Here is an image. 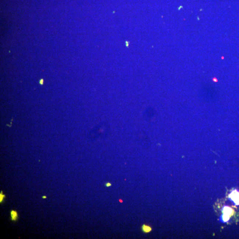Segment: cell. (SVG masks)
I'll use <instances>...</instances> for the list:
<instances>
[{"instance_id":"obj_1","label":"cell","mask_w":239,"mask_h":239,"mask_svg":"<svg viewBox=\"0 0 239 239\" xmlns=\"http://www.w3.org/2000/svg\"><path fill=\"white\" fill-rule=\"evenodd\" d=\"M229 197L232 199L234 203L239 205V192L237 191H233L229 195Z\"/></svg>"},{"instance_id":"obj_2","label":"cell","mask_w":239,"mask_h":239,"mask_svg":"<svg viewBox=\"0 0 239 239\" xmlns=\"http://www.w3.org/2000/svg\"><path fill=\"white\" fill-rule=\"evenodd\" d=\"M11 215L12 221H15L17 220L18 215L17 212L14 211V210H12L11 212Z\"/></svg>"},{"instance_id":"obj_3","label":"cell","mask_w":239,"mask_h":239,"mask_svg":"<svg viewBox=\"0 0 239 239\" xmlns=\"http://www.w3.org/2000/svg\"><path fill=\"white\" fill-rule=\"evenodd\" d=\"M142 231H143V232L147 233V232H150L151 230H152V228H151L150 227L145 225H144L142 226Z\"/></svg>"},{"instance_id":"obj_4","label":"cell","mask_w":239,"mask_h":239,"mask_svg":"<svg viewBox=\"0 0 239 239\" xmlns=\"http://www.w3.org/2000/svg\"><path fill=\"white\" fill-rule=\"evenodd\" d=\"M0 196H1V201H0V202H1V203H2V201H3V200L4 197H5V195L2 194V192H1V195H0Z\"/></svg>"},{"instance_id":"obj_5","label":"cell","mask_w":239,"mask_h":239,"mask_svg":"<svg viewBox=\"0 0 239 239\" xmlns=\"http://www.w3.org/2000/svg\"><path fill=\"white\" fill-rule=\"evenodd\" d=\"M105 185L107 187H109L111 186V184L110 183H107Z\"/></svg>"},{"instance_id":"obj_6","label":"cell","mask_w":239,"mask_h":239,"mask_svg":"<svg viewBox=\"0 0 239 239\" xmlns=\"http://www.w3.org/2000/svg\"><path fill=\"white\" fill-rule=\"evenodd\" d=\"M128 43H129V42H127V41H126V46H127V47H128Z\"/></svg>"},{"instance_id":"obj_7","label":"cell","mask_w":239,"mask_h":239,"mask_svg":"<svg viewBox=\"0 0 239 239\" xmlns=\"http://www.w3.org/2000/svg\"><path fill=\"white\" fill-rule=\"evenodd\" d=\"M40 83L41 84H42V83H43V80H42V79L40 80Z\"/></svg>"},{"instance_id":"obj_8","label":"cell","mask_w":239,"mask_h":239,"mask_svg":"<svg viewBox=\"0 0 239 239\" xmlns=\"http://www.w3.org/2000/svg\"><path fill=\"white\" fill-rule=\"evenodd\" d=\"M42 198H43V199H45V198H47V197H46V196H43V197H42Z\"/></svg>"}]
</instances>
